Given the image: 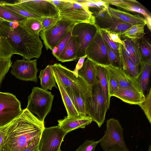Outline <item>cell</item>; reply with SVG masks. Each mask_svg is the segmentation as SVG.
Masks as SVG:
<instances>
[{"instance_id": "obj_1", "label": "cell", "mask_w": 151, "mask_h": 151, "mask_svg": "<svg viewBox=\"0 0 151 151\" xmlns=\"http://www.w3.org/2000/svg\"><path fill=\"white\" fill-rule=\"evenodd\" d=\"M6 126L3 145L7 147L9 151H22L40 139L45 127L44 122L26 108Z\"/></svg>"}, {"instance_id": "obj_2", "label": "cell", "mask_w": 151, "mask_h": 151, "mask_svg": "<svg viewBox=\"0 0 151 151\" xmlns=\"http://www.w3.org/2000/svg\"><path fill=\"white\" fill-rule=\"evenodd\" d=\"M21 22L0 19V33L6 39L13 54L20 55L26 60L38 58L42 53V42L39 36L29 33Z\"/></svg>"}, {"instance_id": "obj_3", "label": "cell", "mask_w": 151, "mask_h": 151, "mask_svg": "<svg viewBox=\"0 0 151 151\" xmlns=\"http://www.w3.org/2000/svg\"><path fill=\"white\" fill-rule=\"evenodd\" d=\"M106 131L98 141L104 151H129L124 141V129L119 121L114 118L106 122Z\"/></svg>"}, {"instance_id": "obj_4", "label": "cell", "mask_w": 151, "mask_h": 151, "mask_svg": "<svg viewBox=\"0 0 151 151\" xmlns=\"http://www.w3.org/2000/svg\"><path fill=\"white\" fill-rule=\"evenodd\" d=\"M54 97L50 91L34 87L28 97L26 108L33 114H36L40 120L44 122L45 118L51 110Z\"/></svg>"}, {"instance_id": "obj_5", "label": "cell", "mask_w": 151, "mask_h": 151, "mask_svg": "<svg viewBox=\"0 0 151 151\" xmlns=\"http://www.w3.org/2000/svg\"><path fill=\"white\" fill-rule=\"evenodd\" d=\"M107 8L102 9L88 8L92 13L94 24L99 30L118 34L120 36L122 33L133 26L110 14Z\"/></svg>"}, {"instance_id": "obj_6", "label": "cell", "mask_w": 151, "mask_h": 151, "mask_svg": "<svg viewBox=\"0 0 151 151\" xmlns=\"http://www.w3.org/2000/svg\"><path fill=\"white\" fill-rule=\"evenodd\" d=\"M91 87L92 96L86 104V113L100 128L104 122L107 109L98 78Z\"/></svg>"}, {"instance_id": "obj_7", "label": "cell", "mask_w": 151, "mask_h": 151, "mask_svg": "<svg viewBox=\"0 0 151 151\" xmlns=\"http://www.w3.org/2000/svg\"><path fill=\"white\" fill-rule=\"evenodd\" d=\"M53 75L57 76L65 87H69L79 91L84 94L91 92L89 86L80 76H76L72 71L60 63L51 65Z\"/></svg>"}, {"instance_id": "obj_8", "label": "cell", "mask_w": 151, "mask_h": 151, "mask_svg": "<svg viewBox=\"0 0 151 151\" xmlns=\"http://www.w3.org/2000/svg\"><path fill=\"white\" fill-rule=\"evenodd\" d=\"M76 24L72 22L60 19L49 28L42 30L40 35L46 50H52Z\"/></svg>"}, {"instance_id": "obj_9", "label": "cell", "mask_w": 151, "mask_h": 151, "mask_svg": "<svg viewBox=\"0 0 151 151\" xmlns=\"http://www.w3.org/2000/svg\"><path fill=\"white\" fill-rule=\"evenodd\" d=\"M22 111L21 103L14 95L0 92V127L9 123Z\"/></svg>"}, {"instance_id": "obj_10", "label": "cell", "mask_w": 151, "mask_h": 151, "mask_svg": "<svg viewBox=\"0 0 151 151\" xmlns=\"http://www.w3.org/2000/svg\"><path fill=\"white\" fill-rule=\"evenodd\" d=\"M98 30L94 24L87 23L76 24L73 28L71 35L74 37L78 47L77 59L86 55L87 47Z\"/></svg>"}, {"instance_id": "obj_11", "label": "cell", "mask_w": 151, "mask_h": 151, "mask_svg": "<svg viewBox=\"0 0 151 151\" xmlns=\"http://www.w3.org/2000/svg\"><path fill=\"white\" fill-rule=\"evenodd\" d=\"M14 3L41 18H60L59 11L49 0H17Z\"/></svg>"}, {"instance_id": "obj_12", "label": "cell", "mask_w": 151, "mask_h": 151, "mask_svg": "<svg viewBox=\"0 0 151 151\" xmlns=\"http://www.w3.org/2000/svg\"><path fill=\"white\" fill-rule=\"evenodd\" d=\"M59 18L76 24L87 23L94 24L92 13L88 8L73 0H69L66 7L60 12Z\"/></svg>"}, {"instance_id": "obj_13", "label": "cell", "mask_w": 151, "mask_h": 151, "mask_svg": "<svg viewBox=\"0 0 151 151\" xmlns=\"http://www.w3.org/2000/svg\"><path fill=\"white\" fill-rule=\"evenodd\" d=\"M87 58L96 64L110 65L106 44L98 29L86 50Z\"/></svg>"}, {"instance_id": "obj_14", "label": "cell", "mask_w": 151, "mask_h": 151, "mask_svg": "<svg viewBox=\"0 0 151 151\" xmlns=\"http://www.w3.org/2000/svg\"><path fill=\"white\" fill-rule=\"evenodd\" d=\"M67 134L58 125L45 127L39 141L38 151H61V144Z\"/></svg>"}, {"instance_id": "obj_15", "label": "cell", "mask_w": 151, "mask_h": 151, "mask_svg": "<svg viewBox=\"0 0 151 151\" xmlns=\"http://www.w3.org/2000/svg\"><path fill=\"white\" fill-rule=\"evenodd\" d=\"M37 59L17 60L12 64L11 73L16 78L25 81L37 82Z\"/></svg>"}, {"instance_id": "obj_16", "label": "cell", "mask_w": 151, "mask_h": 151, "mask_svg": "<svg viewBox=\"0 0 151 151\" xmlns=\"http://www.w3.org/2000/svg\"><path fill=\"white\" fill-rule=\"evenodd\" d=\"M104 66L116 80L119 87L132 88L143 92L138 83L137 78L130 76L120 67L111 65Z\"/></svg>"}, {"instance_id": "obj_17", "label": "cell", "mask_w": 151, "mask_h": 151, "mask_svg": "<svg viewBox=\"0 0 151 151\" xmlns=\"http://www.w3.org/2000/svg\"><path fill=\"white\" fill-rule=\"evenodd\" d=\"M13 53L6 39L0 34V87L12 65Z\"/></svg>"}, {"instance_id": "obj_18", "label": "cell", "mask_w": 151, "mask_h": 151, "mask_svg": "<svg viewBox=\"0 0 151 151\" xmlns=\"http://www.w3.org/2000/svg\"><path fill=\"white\" fill-rule=\"evenodd\" d=\"M91 118L88 116H66L58 120V126L67 133L78 128H84L91 123Z\"/></svg>"}, {"instance_id": "obj_19", "label": "cell", "mask_w": 151, "mask_h": 151, "mask_svg": "<svg viewBox=\"0 0 151 151\" xmlns=\"http://www.w3.org/2000/svg\"><path fill=\"white\" fill-rule=\"evenodd\" d=\"M112 96L116 97L126 103L138 105L143 102L145 96L143 92L134 89L119 87Z\"/></svg>"}, {"instance_id": "obj_20", "label": "cell", "mask_w": 151, "mask_h": 151, "mask_svg": "<svg viewBox=\"0 0 151 151\" xmlns=\"http://www.w3.org/2000/svg\"><path fill=\"white\" fill-rule=\"evenodd\" d=\"M65 87L73 105L79 114L82 116H87L86 111L85 99L88 97L92 96V92L84 94L72 88Z\"/></svg>"}, {"instance_id": "obj_21", "label": "cell", "mask_w": 151, "mask_h": 151, "mask_svg": "<svg viewBox=\"0 0 151 151\" xmlns=\"http://www.w3.org/2000/svg\"><path fill=\"white\" fill-rule=\"evenodd\" d=\"M107 9L109 13L112 15L133 26L146 25L145 19L139 14L133 15L123 10L112 8L109 5Z\"/></svg>"}, {"instance_id": "obj_22", "label": "cell", "mask_w": 151, "mask_h": 151, "mask_svg": "<svg viewBox=\"0 0 151 151\" xmlns=\"http://www.w3.org/2000/svg\"><path fill=\"white\" fill-rule=\"evenodd\" d=\"M108 4L116 6L119 9L125 11L137 12L143 15L144 17L149 14L146 10L137 4L139 3L135 0H103Z\"/></svg>"}, {"instance_id": "obj_23", "label": "cell", "mask_w": 151, "mask_h": 151, "mask_svg": "<svg viewBox=\"0 0 151 151\" xmlns=\"http://www.w3.org/2000/svg\"><path fill=\"white\" fill-rule=\"evenodd\" d=\"M96 64L87 58L81 68L78 72V75L81 77L89 86H91L96 82L97 77Z\"/></svg>"}, {"instance_id": "obj_24", "label": "cell", "mask_w": 151, "mask_h": 151, "mask_svg": "<svg viewBox=\"0 0 151 151\" xmlns=\"http://www.w3.org/2000/svg\"><path fill=\"white\" fill-rule=\"evenodd\" d=\"M97 76L104 98L107 110L109 108L111 97L109 91L108 72L104 66L96 64Z\"/></svg>"}, {"instance_id": "obj_25", "label": "cell", "mask_w": 151, "mask_h": 151, "mask_svg": "<svg viewBox=\"0 0 151 151\" xmlns=\"http://www.w3.org/2000/svg\"><path fill=\"white\" fill-rule=\"evenodd\" d=\"M121 68L130 76L138 78L139 72V66L134 64L127 55L123 46L119 44Z\"/></svg>"}, {"instance_id": "obj_26", "label": "cell", "mask_w": 151, "mask_h": 151, "mask_svg": "<svg viewBox=\"0 0 151 151\" xmlns=\"http://www.w3.org/2000/svg\"><path fill=\"white\" fill-rule=\"evenodd\" d=\"M123 41V46L127 57L134 64L139 66L141 61L138 48V40L135 41L124 38Z\"/></svg>"}, {"instance_id": "obj_27", "label": "cell", "mask_w": 151, "mask_h": 151, "mask_svg": "<svg viewBox=\"0 0 151 151\" xmlns=\"http://www.w3.org/2000/svg\"><path fill=\"white\" fill-rule=\"evenodd\" d=\"M77 50L75 38L71 35L57 60L62 63L75 60L77 59Z\"/></svg>"}, {"instance_id": "obj_28", "label": "cell", "mask_w": 151, "mask_h": 151, "mask_svg": "<svg viewBox=\"0 0 151 151\" xmlns=\"http://www.w3.org/2000/svg\"><path fill=\"white\" fill-rule=\"evenodd\" d=\"M38 78L40 80L42 88L44 90H51L53 87L57 88L51 65H48L44 69L41 70Z\"/></svg>"}, {"instance_id": "obj_29", "label": "cell", "mask_w": 151, "mask_h": 151, "mask_svg": "<svg viewBox=\"0 0 151 151\" xmlns=\"http://www.w3.org/2000/svg\"><path fill=\"white\" fill-rule=\"evenodd\" d=\"M66 110L68 116L80 115L75 109L65 87L58 78L54 75Z\"/></svg>"}, {"instance_id": "obj_30", "label": "cell", "mask_w": 151, "mask_h": 151, "mask_svg": "<svg viewBox=\"0 0 151 151\" xmlns=\"http://www.w3.org/2000/svg\"><path fill=\"white\" fill-rule=\"evenodd\" d=\"M151 68V62L141 63L139 72L137 78L138 83L142 91L147 90L149 82Z\"/></svg>"}, {"instance_id": "obj_31", "label": "cell", "mask_w": 151, "mask_h": 151, "mask_svg": "<svg viewBox=\"0 0 151 151\" xmlns=\"http://www.w3.org/2000/svg\"><path fill=\"white\" fill-rule=\"evenodd\" d=\"M145 25H133L122 33L120 36L124 38H127L137 41L144 37L145 34L144 27Z\"/></svg>"}, {"instance_id": "obj_32", "label": "cell", "mask_w": 151, "mask_h": 151, "mask_svg": "<svg viewBox=\"0 0 151 151\" xmlns=\"http://www.w3.org/2000/svg\"><path fill=\"white\" fill-rule=\"evenodd\" d=\"M141 63L151 62V46L149 41L143 37L138 41Z\"/></svg>"}, {"instance_id": "obj_33", "label": "cell", "mask_w": 151, "mask_h": 151, "mask_svg": "<svg viewBox=\"0 0 151 151\" xmlns=\"http://www.w3.org/2000/svg\"><path fill=\"white\" fill-rule=\"evenodd\" d=\"M41 20L34 18L28 19L21 23L30 34L35 36H39V33L43 29Z\"/></svg>"}, {"instance_id": "obj_34", "label": "cell", "mask_w": 151, "mask_h": 151, "mask_svg": "<svg viewBox=\"0 0 151 151\" xmlns=\"http://www.w3.org/2000/svg\"><path fill=\"white\" fill-rule=\"evenodd\" d=\"M0 19L9 22H22L27 19L6 8L0 2Z\"/></svg>"}, {"instance_id": "obj_35", "label": "cell", "mask_w": 151, "mask_h": 151, "mask_svg": "<svg viewBox=\"0 0 151 151\" xmlns=\"http://www.w3.org/2000/svg\"><path fill=\"white\" fill-rule=\"evenodd\" d=\"M0 3L6 8L28 19L34 18L41 20V18L28 12L19 5L8 3L4 1H0Z\"/></svg>"}, {"instance_id": "obj_36", "label": "cell", "mask_w": 151, "mask_h": 151, "mask_svg": "<svg viewBox=\"0 0 151 151\" xmlns=\"http://www.w3.org/2000/svg\"><path fill=\"white\" fill-rule=\"evenodd\" d=\"M138 105L143 111L147 118L150 124H151V89L149 92L145 101Z\"/></svg>"}, {"instance_id": "obj_37", "label": "cell", "mask_w": 151, "mask_h": 151, "mask_svg": "<svg viewBox=\"0 0 151 151\" xmlns=\"http://www.w3.org/2000/svg\"><path fill=\"white\" fill-rule=\"evenodd\" d=\"M106 44L110 65L121 68L119 51L114 50Z\"/></svg>"}, {"instance_id": "obj_38", "label": "cell", "mask_w": 151, "mask_h": 151, "mask_svg": "<svg viewBox=\"0 0 151 151\" xmlns=\"http://www.w3.org/2000/svg\"><path fill=\"white\" fill-rule=\"evenodd\" d=\"M82 4L88 8L97 9L106 8L109 5L103 0H86V2Z\"/></svg>"}, {"instance_id": "obj_39", "label": "cell", "mask_w": 151, "mask_h": 151, "mask_svg": "<svg viewBox=\"0 0 151 151\" xmlns=\"http://www.w3.org/2000/svg\"><path fill=\"white\" fill-rule=\"evenodd\" d=\"M72 28L65 35L56 46L58 49V51L54 56L56 58L57 60L66 46L71 36Z\"/></svg>"}, {"instance_id": "obj_40", "label": "cell", "mask_w": 151, "mask_h": 151, "mask_svg": "<svg viewBox=\"0 0 151 151\" xmlns=\"http://www.w3.org/2000/svg\"><path fill=\"white\" fill-rule=\"evenodd\" d=\"M98 143V141L86 140L75 151H95Z\"/></svg>"}, {"instance_id": "obj_41", "label": "cell", "mask_w": 151, "mask_h": 151, "mask_svg": "<svg viewBox=\"0 0 151 151\" xmlns=\"http://www.w3.org/2000/svg\"><path fill=\"white\" fill-rule=\"evenodd\" d=\"M107 70L108 72L109 94L110 97H111L113 94L119 87V86L116 80L109 72Z\"/></svg>"}, {"instance_id": "obj_42", "label": "cell", "mask_w": 151, "mask_h": 151, "mask_svg": "<svg viewBox=\"0 0 151 151\" xmlns=\"http://www.w3.org/2000/svg\"><path fill=\"white\" fill-rule=\"evenodd\" d=\"M99 30L106 43L113 49L116 51H119V43H115L112 41L109 37L106 31L102 30Z\"/></svg>"}, {"instance_id": "obj_43", "label": "cell", "mask_w": 151, "mask_h": 151, "mask_svg": "<svg viewBox=\"0 0 151 151\" xmlns=\"http://www.w3.org/2000/svg\"><path fill=\"white\" fill-rule=\"evenodd\" d=\"M60 18L43 17L41 18V22L43 29L45 30L54 24Z\"/></svg>"}, {"instance_id": "obj_44", "label": "cell", "mask_w": 151, "mask_h": 151, "mask_svg": "<svg viewBox=\"0 0 151 151\" xmlns=\"http://www.w3.org/2000/svg\"><path fill=\"white\" fill-rule=\"evenodd\" d=\"M57 7L59 12L61 11L68 5L69 0H49Z\"/></svg>"}, {"instance_id": "obj_45", "label": "cell", "mask_w": 151, "mask_h": 151, "mask_svg": "<svg viewBox=\"0 0 151 151\" xmlns=\"http://www.w3.org/2000/svg\"><path fill=\"white\" fill-rule=\"evenodd\" d=\"M109 38L113 42L122 45H124V42L121 39L120 35L118 34L111 33L106 32Z\"/></svg>"}, {"instance_id": "obj_46", "label": "cell", "mask_w": 151, "mask_h": 151, "mask_svg": "<svg viewBox=\"0 0 151 151\" xmlns=\"http://www.w3.org/2000/svg\"><path fill=\"white\" fill-rule=\"evenodd\" d=\"M87 58L86 55L83 56L78 59V61L76 65V68L73 71L75 75L77 77L78 76V72L83 66L85 59Z\"/></svg>"}, {"instance_id": "obj_47", "label": "cell", "mask_w": 151, "mask_h": 151, "mask_svg": "<svg viewBox=\"0 0 151 151\" xmlns=\"http://www.w3.org/2000/svg\"><path fill=\"white\" fill-rule=\"evenodd\" d=\"M40 139L31 143L22 151H35L38 149Z\"/></svg>"}, {"instance_id": "obj_48", "label": "cell", "mask_w": 151, "mask_h": 151, "mask_svg": "<svg viewBox=\"0 0 151 151\" xmlns=\"http://www.w3.org/2000/svg\"><path fill=\"white\" fill-rule=\"evenodd\" d=\"M6 126L0 127V148L3 144Z\"/></svg>"}, {"instance_id": "obj_49", "label": "cell", "mask_w": 151, "mask_h": 151, "mask_svg": "<svg viewBox=\"0 0 151 151\" xmlns=\"http://www.w3.org/2000/svg\"><path fill=\"white\" fill-rule=\"evenodd\" d=\"M146 25L148 29L150 31L151 30V17L150 15L145 17Z\"/></svg>"}, {"instance_id": "obj_50", "label": "cell", "mask_w": 151, "mask_h": 151, "mask_svg": "<svg viewBox=\"0 0 151 151\" xmlns=\"http://www.w3.org/2000/svg\"><path fill=\"white\" fill-rule=\"evenodd\" d=\"M0 151H9V150L5 145H3L0 148Z\"/></svg>"}, {"instance_id": "obj_51", "label": "cell", "mask_w": 151, "mask_h": 151, "mask_svg": "<svg viewBox=\"0 0 151 151\" xmlns=\"http://www.w3.org/2000/svg\"><path fill=\"white\" fill-rule=\"evenodd\" d=\"M58 49L56 46L52 50V53L54 56L57 52Z\"/></svg>"}, {"instance_id": "obj_52", "label": "cell", "mask_w": 151, "mask_h": 151, "mask_svg": "<svg viewBox=\"0 0 151 151\" xmlns=\"http://www.w3.org/2000/svg\"><path fill=\"white\" fill-rule=\"evenodd\" d=\"M148 151H151V145H150Z\"/></svg>"}, {"instance_id": "obj_53", "label": "cell", "mask_w": 151, "mask_h": 151, "mask_svg": "<svg viewBox=\"0 0 151 151\" xmlns=\"http://www.w3.org/2000/svg\"><path fill=\"white\" fill-rule=\"evenodd\" d=\"M35 151H38V150L37 149L36 150H35Z\"/></svg>"}, {"instance_id": "obj_54", "label": "cell", "mask_w": 151, "mask_h": 151, "mask_svg": "<svg viewBox=\"0 0 151 151\" xmlns=\"http://www.w3.org/2000/svg\"></svg>"}, {"instance_id": "obj_55", "label": "cell", "mask_w": 151, "mask_h": 151, "mask_svg": "<svg viewBox=\"0 0 151 151\" xmlns=\"http://www.w3.org/2000/svg\"></svg>"}]
</instances>
